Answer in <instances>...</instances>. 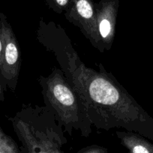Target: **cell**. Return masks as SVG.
Wrapping results in <instances>:
<instances>
[{"mask_svg": "<svg viewBox=\"0 0 153 153\" xmlns=\"http://www.w3.org/2000/svg\"><path fill=\"white\" fill-rule=\"evenodd\" d=\"M119 4L120 0H100L94 3L99 52L109 51L112 48Z\"/></svg>", "mask_w": 153, "mask_h": 153, "instance_id": "6", "label": "cell"}, {"mask_svg": "<svg viewBox=\"0 0 153 153\" xmlns=\"http://www.w3.org/2000/svg\"><path fill=\"white\" fill-rule=\"evenodd\" d=\"M72 0H45L46 5L56 13L65 12L71 4Z\"/></svg>", "mask_w": 153, "mask_h": 153, "instance_id": "9", "label": "cell"}, {"mask_svg": "<svg viewBox=\"0 0 153 153\" xmlns=\"http://www.w3.org/2000/svg\"><path fill=\"white\" fill-rule=\"evenodd\" d=\"M93 1H95V0H93Z\"/></svg>", "mask_w": 153, "mask_h": 153, "instance_id": "13", "label": "cell"}, {"mask_svg": "<svg viewBox=\"0 0 153 153\" xmlns=\"http://www.w3.org/2000/svg\"><path fill=\"white\" fill-rule=\"evenodd\" d=\"M38 82L45 106L53 113L64 133L72 135L73 131H77L82 137H88L92 125L86 108L62 70L54 67L47 76H40Z\"/></svg>", "mask_w": 153, "mask_h": 153, "instance_id": "3", "label": "cell"}, {"mask_svg": "<svg viewBox=\"0 0 153 153\" xmlns=\"http://www.w3.org/2000/svg\"><path fill=\"white\" fill-rule=\"evenodd\" d=\"M2 49V36H1V31H0V66H1Z\"/></svg>", "mask_w": 153, "mask_h": 153, "instance_id": "12", "label": "cell"}, {"mask_svg": "<svg viewBox=\"0 0 153 153\" xmlns=\"http://www.w3.org/2000/svg\"><path fill=\"white\" fill-rule=\"evenodd\" d=\"M21 149L12 137L6 134L0 126V153H19Z\"/></svg>", "mask_w": 153, "mask_h": 153, "instance_id": "8", "label": "cell"}, {"mask_svg": "<svg viewBox=\"0 0 153 153\" xmlns=\"http://www.w3.org/2000/svg\"><path fill=\"white\" fill-rule=\"evenodd\" d=\"M36 36L80 96L96 129L123 128L153 141V118L101 64L98 65L99 70L86 67L61 25L41 18Z\"/></svg>", "mask_w": 153, "mask_h": 153, "instance_id": "1", "label": "cell"}, {"mask_svg": "<svg viewBox=\"0 0 153 153\" xmlns=\"http://www.w3.org/2000/svg\"><path fill=\"white\" fill-rule=\"evenodd\" d=\"M0 31L2 43L0 66L2 85L4 91L10 89L14 93L20 70V50L13 28L7 16L2 12H0Z\"/></svg>", "mask_w": 153, "mask_h": 153, "instance_id": "4", "label": "cell"}, {"mask_svg": "<svg viewBox=\"0 0 153 153\" xmlns=\"http://www.w3.org/2000/svg\"><path fill=\"white\" fill-rule=\"evenodd\" d=\"M121 144L132 153H153V144L146 137L132 131H116Z\"/></svg>", "mask_w": 153, "mask_h": 153, "instance_id": "7", "label": "cell"}, {"mask_svg": "<svg viewBox=\"0 0 153 153\" xmlns=\"http://www.w3.org/2000/svg\"><path fill=\"white\" fill-rule=\"evenodd\" d=\"M4 91L2 88V82H1V78H0V104L4 101Z\"/></svg>", "mask_w": 153, "mask_h": 153, "instance_id": "11", "label": "cell"}, {"mask_svg": "<svg viewBox=\"0 0 153 153\" xmlns=\"http://www.w3.org/2000/svg\"><path fill=\"white\" fill-rule=\"evenodd\" d=\"M78 153H106L108 149L104 146L98 145H91V146H86L82 148L77 152Z\"/></svg>", "mask_w": 153, "mask_h": 153, "instance_id": "10", "label": "cell"}, {"mask_svg": "<svg viewBox=\"0 0 153 153\" xmlns=\"http://www.w3.org/2000/svg\"><path fill=\"white\" fill-rule=\"evenodd\" d=\"M64 17L70 23L79 28L81 33L94 48H98L97 17L93 0H72Z\"/></svg>", "mask_w": 153, "mask_h": 153, "instance_id": "5", "label": "cell"}, {"mask_svg": "<svg viewBox=\"0 0 153 153\" xmlns=\"http://www.w3.org/2000/svg\"><path fill=\"white\" fill-rule=\"evenodd\" d=\"M7 118L22 143L21 152H64V131L47 107L23 105L15 116Z\"/></svg>", "mask_w": 153, "mask_h": 153, "instance_id": "2", "label": "cell"}]
</instances>
